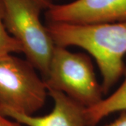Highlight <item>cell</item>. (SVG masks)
Returning a JSON list of instances; mask_svg holds the SVG:
<instances>
[{"instance_id": "cell-1", "label": "cell", "mask_w": 126, "mask_h": 126, "mask_svg": "<svg viewBox=\"0 0 126 126\" xmlns=\"http://www.w3.org/2000/svg\"><path fill=\"white\" fill-rule=\"evenodd\" d=\"M46 27L55 45L77 46L94 58L102 77L104 94L125 73L126 22L95 25L48 23Z\"/></svg>"}, {"instance_id": "cell-2", "label": "cell", "mask_w": 126, "mask_h": 126, "mask_svg": "<svg viewBox=\"0 0 126 126\" xmlns=\"http://www.w3.org/2000/svg\"><path fill=\"white\" fill-rule=\"evenodd\" d=\"M0 4L7 31L19 42L26 60L44 79L55 47L41 20L44 9L35 0H0Z\"/></svg>"}, {"instance_id": "cell-3", "label": "cell", "mask_w": 126, "mask_h": 126, "mask_svg": "<svg viewBox=\"0 0 126 126\" xmlns=\"http://www.w3.org/2000/svg\"><path fill=\"white\" fill-rule=\"evenodd\" d=\"M44 80L47 87L64 93L86 108L103 99L90 57L72 53L67 47L55 45Z\"/></svg>"}, {"instance_id": "cell-4", "label": "cell", "mask_w": 126, "mask_h": 126, "mask_svg": "<svg viewBox=\"0 0 126 126\" xmlns=\"http://www.w3.org/2000/svg\"><path fill=\"white\" fill-rule=\"evenodd\" d=\"M27 60L13 54L0 56V107L34 115L46 103L45 80Z\"/></svg>"}, {"instance_id": "cell-5", "label": "cell", "mask_w": 126, "mask_h": 126, "mask_svg": "<svg viewBox=\"0 0 126 126\" xmlns=\"http://www.w3.org/2000/svg\"><path fill=\"white\" fill-rule=\"evenodd\" d=\"M48 23L95 25L126 22V0H74L46 10Z\"/></svg>"}, {"instance_id": "cell-6", "label": "cell", "mask_w": 126, "mask_h": 126, "mask_svg": "<svg viewBox=\"0 0 126 126\" xmlns=\"http://www.w3.org/2000/svg\"><path fill=\"white\" fill-rule=\"evenodd\" d=\"M47 89L53 109L46 115H27L4 107H0V112L26 126H88L84 106L60 91L48 87Z\"/></svg>"}, {"instance_id": "cell-7", "label": "cell", "mask_w": 126, "mask_h": 126, "mask_svg": "<svg viewBox=\"0 0 126 126\" xmlns=\"http://www.w3.org/2000/svg\"><path fill=\"white\" fill-rule=\"evenodd\" d=\"M126 78L120 87L107 98L86 109L88 126H95L104 118L118 111H126Z\"/></svg>"}, {"instance_id": "cell-8", "label": "cell", "mask_w": 126, "mask_h": 126, "mask_svg": "<svg viewBox=\"0 0 126 126\" xmlns=\"http://www.w3.org/2000/svg\"><path fill=\"white\" fill-rule=\"evenodd\" d=\"M18 53H22L21 46L9 34L5 27L0 4V56Z\"/></svg>"}, {"instance_id": "cell-9", "label": "cell", "mask_w": 126, "mask_h": 126, "mask_svg": "<svg viewBox=\"0 0 126 126\" xmlns=\"http://www.w3.org/2000/svg\"><path fill=\"white\" fill-rule=\"evenodd\" d=\"M0 126H22V124L16 121H11L9 117L0 112Z\"/></svg>"}, {"instance_id": "cell-10", "label": "cell", "mask_w": 126, "mask_h": 126, "mask_svg": "<svg viewBox=\"0 0 126 126\" xmlns=\"http://www.w3.org/2000/svg\"><path fill=\"white\" fill-rule=\"evenodd\" d=\"M105 126H126V111H123L120 116L114 121Z\"/></svg>"}, {"instance_id": "cell-11", "label": "cell", "mask_w": 126, "mask_h": 126, "mask_svg": "<svg viewBox=\"0 0 126 126\" xmlns=\"http://www.w3.org/2000/svg\"><path fill=\"white\" fill-rule=\"evenodd\" d=\"M35 1L37 3H39L44 10H47L53 4L51 0H35Z\"/></svg>"}]
</instances>
